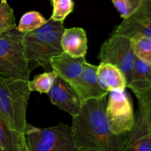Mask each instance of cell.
Here are the masks:
<instances>
[{
  "mask_svg": "<svg viewBox=\"0 0 151 151\" xmlns=\"http://www.w3.org/2000/svg\"><path fill=\"white\" fill-rule=\"evenodd\" d=\"M131 42L136 57L151 64V38L137 33L131 37Z\"/></svg>",
  "mask_w": 151,
  "mask_h": 151,
  "instance_id": "cell-17",
  "label": "cell"
},
{
  "mask_svg": "<svg viewBox=\"0 0 151 151\" xmlns=\"http://www.w3.org/2000/svg\"><path fill=\"white\" fill-rule=\"evenodd\" d=\"M57 75L54 71L44 72L35 75L32 81H28V87L32 91H38L40 94H47L52 86Z\"/></svg>",
  "mask_w": 151,
  "mask_h": 151,
  "instance_id": "cell-18",
  "label": "cell"
},
{
  "mask_svg": "<svg viewBox=\"0 0 151 151\" xmlns=\"http://www.w3.org/2000/svg\"><path fill=\"white\" fill-rule=\"evenodd\" d=\"M53 11L51 17L55 21L63 22L74 9L72 0H51Z\"/></svg>",
  "mask_w": 151,
  "mask_h": 151,
  "instance_id": "cell-21",
  "label": "cell"
},
{
  "mask_svg": "<svg viewBox=\"0 0 151 151\" xmlns=\"http://www.w3.org/2000/svg\"><path fill=\"white\" fill-rule=\"evenodd\" d=\"M27 151H77L72 127L61 122L41 128L27 124Z\"/></svg>",
  "mask_w": 151,
  "mask_h": 151,
  "instance_id": "cell-5",
  "label": "cell"
},
{
  "mask_svg": "<svg viewBox=\"0 0 151 151\" xmlns=\"http://www.w3.org/2000/svg\"><path fill=\"white\" fill-rule=\"evenodd\" d=\"M107 95L82 103L72 116V129L77 151H124L127 134L111 131L106 114Z\"/></svg>",
  "mask_w": 151,
  "mask_h": 151,
  "instance_id": "cell-1",
  "label": "cell"
},
{
  "mask_svg": "<svg viewBox=\"0 0 151 151\" xmlns=\"http://www.w3.org/2000/svg\"><path fill=\"white\" fill-rule=\"evenodd\" d=\"M98 59L100 62L111 63L119 68L125 75L128 86L136 60L131 38L114 33L100 47Z\"/></svg>",
  "mask_w": 151,
  "mask_h": 151,
  "instance_id": "cell-6",
  "label": "cell"
},
{
  "mask_svg": "<svg viewBox=\"0 0 151 151\" xmlns=\"http://www.w3.org/2000/svg\"><path fill=\"white\" fill-rule=\"evenodd\" d=\"M122 19L128 17L141 4L142 0H111Z\"/></svg>",
  "mask_w": 151,
  "mask_h": 151,
  "instance_id": "cell-23",
  "label": "cell"
},
{
  "mask_svg": "<svg viewBox=\"0 0 151 151\" xmlns=\"http://www.w3.org/2000/svg\"><path fill=\"white\" fill-rule=\"evenodd\" d=\"M85 57H73L65 52L54 56L50 60L52 70L73 86L83 71Z\"/></svg>",
  "mask_w": 151,
  "mask_h": 151,
  "instance_id": "cell-11",
  "label": "cell"
},
{
  "mask_svg": "<svg viewBox=\"0 0 151 151\" xmlns=\"http://www.w3.org/2000/svg\"><path fill=\"white\" fill-rule=\"evenodd\" d=\"M97 66L86 60L79 78L73 86L81 103L88 99L100 98L108 95L109 91L103 88L97 78Z\"/></svg>",
  "mask_w": 151,
  "mask_h": 151,
  "instance_id": "cell-10",
  "label": "cell"
},
{
  "mask_svg": "<svg viewBox=\"0 0 151 151\" xmlns=\"http://www.w3.org/2000/svg\"><path fill=\"white\" fill-rule=\"evenodd\" d=\"M63 51L73 57H86L88 50L86 32L81 27L65 28L61 37Z\"/></svg>",
  "mask_w": 151,
  "mask_h": 151,
  "instance_id": "cell-12",
  "label": "cell"
},
{
  "mask_svg": "<svg viewBox=\"0 0 151 151\" xmlns=\"http://www.w3.org/2000/svg\"><path fill=\"white\" fill-rule=\"evenodd\" d=\"M127 87L131 88L134 94L150 88L151 64L136 57L131 81Z\"/></svg>",
  "mask_w": 151,
  "mask_h": 151,
  "instance_id": "cell-16",
  "label": "cell"
},
{
  "mask_svg": "<svg viewBox=\"0 0 151 151\" xmlns=\"http://www.w3.org/2000/svg\"><path fill=\"white\" fill-rule=\"evenodd\" d=\"M64 29L63 22L50 18L38 29L24 32V50L29 72L39 66L44 72L52 71L50 60L63 52L61 37Z\"/></svg>",
  "mask_w": 151,
  "mask_h": 151,
  "instance_id": "cell-2",
  "label": "cell"
},
{
  "mask_svg": "<svg viewBox=\"0 0 151 151\" xmlns=\"http://www.w3.org/2000/svg\"><path fill=\"white\" fill-rule=\"evenodd\" d=\"M97 78L100 85L107 91L125 90L127 81L122 71L114 65L100 62L97 66Z\"/></svg>",
  "mask_w": 151,
  "mask_h": 151,
  "instance_id": "cell-14",
  "label": "cell"
},
{
  "mask_svg": "<svg viewBox=\"0 0 151 151\" xmlns=\"http://www.w3.org/2000/svg\"><path fill=\"white\" fill-rule=\"evenodd\" d=\"M0 151H27L24 135L12 130L0 114Z\"/></svg>",
  "mask_w": 151,
  "mask_h": 151,
  "instance_id": "cell-15",
  "label": "cell"
},
{
  "mask_svg": "<svg viewBox=\"0 0 151 151\" xmlns=\"http://www.w3.org/2000/svg\"><path fill=\"white\" fill-rule=\"evenodd\" d=\"M47 19L37 11H29L22 16L18 29L22 32H30L38 29L47 22Z\"/></svg>",
  "mask_w": 151,
  "mask_h": 151,
  "instance_id": "cell-20",
  "label": "cell"
},
{
  "mask_svg": "<svg viewBox=\"0 0 151 151\" xmlns=\"http://www.w3.org/2000/svg\"><path fill=\"white\" fill-rule=\"evenodd\" d=\"M135 95L139 103L137 115L142 118L151 134V88Z\"/></svg>",
  "mask_w": 151,
  "mask_h": 151,
  "instance_id": "cell-19",
  "label": "cell"
},
{
  "mask_svg": "<svg viewBox=\"0 0 151 151\" xmlns=\"http://www.w3.org/2000/svg\"><path fill=\"white\" fill-rule=\"evenodd\" d=\"M24 32L15 26L0 33V78L29 81L24 50Z\"/></svg>",
  "mask_w": 151,
  "mask_h": 151,
  "instance_id": "cell-4",
  "label": "cell"
},
{
  "mask_svg": "<svg viewBox=\"0 0 151 151\" xmlns=\"http://www.w3.org/2000/svg\"><path fill=\"white\" fill-rule=\"evenodd\" d=\"M16 26L13 10L6 2L0 3V33Z\"/></svg>",
  "mask_w": 151,
  "mask_h": 151,
  "instance_id": "cell-22",
  "label": "cell"
},
{
  "mask_svg": "<svg viewBox=\"0 0 151 151\" xmlns=\"http://www.w3.org/2000/svg\"><path fill=\"white\" fill-rule=\"evenodd\" d=\"M114 33L129 38L140 33L151 38V0H142L139 7L123 19Z\"/></svg>",
  "mask_w": 151,
  "mask_h": 151,
  "instance_id": "cell-8",
  "label": "cell"
},
{
  "mask_svg": "<svg viewBox=\"0 0 151 151\" xmlns=\"http://www.w3.org/2000/svg\"><path fill=\"white\" fill-rule=\"evenodd\" d=\"M31 91L28 81L0 78V114L13 131L24 135Z\"/></svg>",
  "mask_w": 151,
  "mask_h": 151,
  "instance_id": "cell-3",
  "label": "cell"
},
{
  "mask_svg": "<svg viewBox=\"0 0 151 151\" xmlns=\"http://www.w3.org/2000/svg\"><path fill=\"white\" fill-rule=\"evenodd\" d=\"M151 151V134L140 116L135 117L132 129L127 134L124 151Z\"/></svg>",
  "mask_w": 151,
  "mask_h": 151,
  "instance_id": "cell-13",
  "label": "cell"
},
{
  "mask_svg": "<svg viewBox=\"0 0 151 151\" xmlns=\"http://www.w3.org/2000/svg\"><path fill=\"white\" fill-rule=\"evenodd\" d=\"M7 0H1V2H6Z\"/></svg>",
  "mask_w": 151,
  "mask_h": 151,
  "instance_id": "cell-24",
  "label": "cell"
},
{
  "mask_svg": "<svg viewBox=\"0 0 151 151\" xmlns=\"http://www.w3.org/2000/svg\"><path fill=\"white\" fill-rule=\"evenodd\" d=\"M106 102V114L114 134H127L132 129L135 116L131 100L125 90L110 91Z\"/></svg>",
  "mask_w": 151,
  "mask_h": 151,
  "instance_id": "cell-7",
  "label": "cell"
},
{
  "mask_svg": "<svg viewBox=\"0 0 151 151\" xmlns=\"http://www.w3.org/2000/svg\"><path fill=\"white\" fill-rule=\"evenodd\" d=\"M52 104L74 116L81 111V103L73 87L57 76L52 86L47 93Z\"/></svg>",
  "mask_w": 151,
  "mask_h": 151,
  "instance_id": "cell-9",
  "label": "cell"
}]
</instances>
